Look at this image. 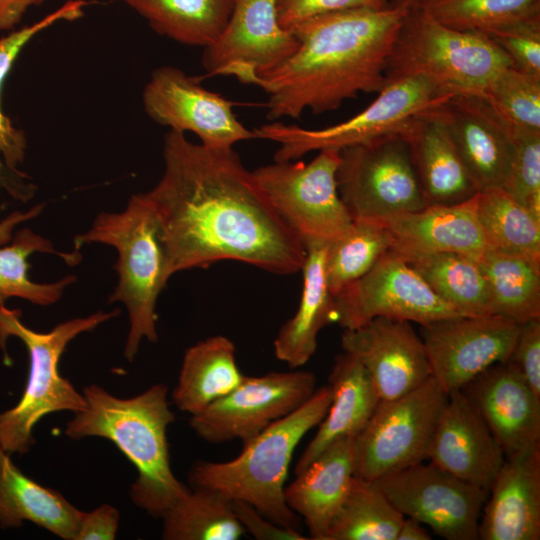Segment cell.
<instances>
[{"label": "cell", "instance_id": "obj_1", "mask_svg": "<svg viewBox=\"0 0 540 540\" xmlns=\"http://www.w3.org/2000/svg\"><path fill=\"white\" fill-rule=\"evenodd\" d=\"M163 159L162 177L145 195L159 220L168 280L221 260L301 271L304 245L233 148L211 149L169 130Z\"/></svg>", "mask_w": 540, "mask_h": 540}, {"label": "cell", "instance_id": "obj_2", "mask_svg": "<svg viewBox=\"0 0 540 540\" xmlns=\"http://www.w3.org/2000/svg\"><path fill=\"white\" fill-rule=\"evenodd\" d=\"M408 9L358 8L320 15L290 31L295 51L249 84L267 95V117L299 119L304 111L338 109L359 93H379L386 64Z\"/></svg>", "mask_w": 540, "mask_h": 540}, {"label": "cell", "instance_id": "obj_3", "mask_svg": "<svg viewBox=\"0 0 540 540\" xmlns=\"http://www.w3.org/2000/svg\"><path fill=\"white\" fill-rule=\"evenodd\" d=\"M82 393L86 407L67 422L65 435L74 440L101 437L111 441L137 470L131 500L161 519L190 490L170 466L167 428L175 416L168 387L157 383L134 397L119 398L90 384Z\"/></svg>", "mask_w": 540, "mask_h": 540}, {"label": "cell", "instance_id": "obj_4", "mask_svg": "<svg viewBox=\"0 0 540 540\" xmlns=\"http://www.w3.org/2000/svg\"><path fill=\"white\" fill-rule=\"evenodd\" d=\"M331 402L329 385L319 387L299 408L243 444L226 462L199 461L189 472L192 488H207L254 507L268 520L298 528V515L284 498L293 453L306 433L324 418Z\"/></svg>", "mask_w": 540, "mask_h": 540}, {"label": "cell", "instance_id": "obj_5", "mask_svg": "<svg viewBox=\"0 0 540 540\" xmlns=\"http://www.w3.org/2000/svg\"><path fill=\"white\" fill-rule=\"evenodd\" d=\"M93 242L118 251L119 281L109 302L120 301L127 308L130 325L124 355L133 361L143 339L158 340L156 302L168 281L159 220L145 193L133 195L122 212L99 214L86 233L75 237L77 248Z\"/></svg>", "mask_w": 540, "mask_h": 540}, {"label": "cell", "instance_id": "obj_6", "mask_svg": "<svg viewBox=\"0 0 540 540\" xmlns=\"http://www.w3.org/2000/svg\"><path fill=\"white\" fill-rule=\"evenodd\" d=\"M119 310L98 311L92 315L73 318L41 333L26 327L19 310H10L0 304V348L5 362L10 363L6 341L18 337L29 354V375L19 402L0 413V446L9 454H25L34 443L35 425L50 413L59 411L79 412L86 407L83 393L59 372V361L71 340L83 332L117 316Z\"/></svg>", "mask_w": 540, "mask_h": 540}, {"label": "cell", "instance_id": "obj_7", "mask_svg": "<svg viewBox=\"0 0 540 540\" xmlns=\"http://www.w3.org/2000/svg\"><path fill=\"white\" fill-rule=\"evenodd\" d=\"M509 57L485 34L448 27L421 7L409 8L388 56L386 83L424 76L447 93L481 95Z\"/></svg>", "mask_w": 540, "mask_h": 540}, {"label": "cell", "instance_id": "obj_8", "mask_svg": "<svg viewBox=\"0 0 540 540\" xmlns=\"http://www.w3.org/2000/svg\"><path fill=\"white\" fill-rule=\"evenodd\" d=\"M336 179L352 220L385 218L426 206L409 147L399 132L339 151Z\"/></svg>", "mask_w": 540, "mask_h": 540}, {"label": "cell", "instance_id": "obj_9", "mask_svg": "<svg viewBox=\"0 0 540 540\" xmlns=\"http://www.w3.org/2000/svg\"><path fill=\"white\" fill-rule=\"evenodd\" d=\"M339 151L323 149L309 163L275 161L253 171L279 216L304 247L329 243L352 224L338 191Z\"/></svg>", "mask_w": 540, "mask_h": 540}, {"label": "cell", "instance_id": "obj_10", "mask_svg": "<svg viewBox=\"0 0 540 540\" xmlns=\"http://www.w3.org/2000/svg\"><path fill=\"white\" fill-rule=\"evenodd\" d=\"M447 94L427 77H404L387 82L367 108L333 126L306 129L294 124L274 122L261 125L253 131L256 139L279 144L274 161L298 160L312 151L341 150L398 132L409 119Z\"/></svg>", "mask_w": 540, "mask_h": 540}, {"label": "cell", "instance_id": "obj_11", "mask_svg": "<svg viewBox=\"0 0 540 540\" xmlns=\"http://www.w3.org/2000/svg\"><path fill=\"white\" fill-rule=\"evenodd\" d=\"M447 393L430 377L400 397L380 400L354 438V476L378 478L423 462Z\"/></svg>", "mask_w": 540, "mask_h": 540}, {"label": "cell", "instance_id": "obj_12", "mask_svg": "<svg viewBox=\"0 0 540 540\" xmlns=\"http://www.w3.org/2000/svg\"><path fill=\"white\" fill-rule=\"evenodd\" d=\"M334 321L343 329L386 317L425 325L464 316L441 299L422 276L391 249L362 277L339 291Z\"/></svg>", "mask_w": 540, "mask_h": 540}, {"label": "cell", "instance_id": "obj_13", "mask_svg": "<svg viewBox=\"0 0 540 540\" xmlns=\"http://www.w3.org/2000/svg\"><path fill=\"white\" fill-rule=\"evenodd\" d=\"M315 390L316 377L310 371L244 375L234 390L191 416L189 425L208 443L244 444L299 408Z\"/></svg>", "mask_w": 540, "mask_h": 540}, {"label": "cell", "instance_id": "obj_14", "mask_svg": "<svg viewBox=\"0 0 540 540\" xmlns=\"http://www.w3.org/2000/svg\"><path fill=\"white\" fill-rule=\"evenodd\" d=\"M394 507L446 540H479L488 491L424 461L374 481Z\"/></svg>", "mask_w": 540, "mask_h": 540}, {"label": "cell", "instance_id": "obj_15", "mask_svg": "<svg viewBox=\"0 0 540 540\" xmlns=\"http://www.w3.org/2000/svg\"><path fill=\"white\" fill-rule=\"evenodd\" d=\"M147 115L178 132H191L211 149H231L256 139L233 112L234 103L204 88L200 79L173 66L156 68L142 94Z\"/></svg>", "mask_w": 540, "mask_h": 540}, {"label": "cell", "instance_id": "obj_16", "mask_svg": "<svg viewBox=\"0 0 540 540\" xmlns=\"http://www.w3.org/2000/svg\"><path fill=\"white\" fill-rule=\"evenodd\" d=\"M519 325L496 315L459 316L421 325L431 377L449 394L493 364L504 362Z\"/></svg>", "mask_w": 540, "mask_h": 540}, {"label": "cell", "instance_id": "obj_17", "mask_svg": "<svg viewBox=\"0 0 540 540\" xmlns=\"http://www.w3.org/2000/svg\"><path fill=\"white\" fill-rule=\"evenodd\" d=\"M277 3L278 0H235L222 34L204 48L202 65L207 76H233L249 84L295 51L297 39L280 25Z\"/></svg>", "mask_w": 540, "mask_h": 540}, {"label": "cell", "instance_id": "obj_18", "mask_svg": "<svg viewBox=\"0 0 540 540\" xmlns=\"http://www.w3.org/2000/svg\"><path fill=\"white\" fill-rule=\"evenodd\" d=\"M426 111L445 128L478 192L504 187L514 142L507 124L483 97L449 93Z\"/></svg>", "mask_w": 540, "mask_h": 540}, {"label": "cell", "instance_id": "obj_19", "mask_svg": "<svg viewBox=\"0 0 540 540\" xmlns=\"http://www.w3.org/2000/svg\"><path fill=\"white\" fill-rule=\"evenodd\" d=\"M341 346L365 368L380 400L407 394L431 377L423 341L409 321L375 317L344 329Z\"/></svg>", "mask_w": 540, "mask_h": 540}, {"label": "cell", "instance_id": "obj_20", "mask_svg": "<svg viewBox=\"0 0 540 540\" xmlns=\"http://www.w3.org/2000/svg\"><path fill=\"white\" fill-rule=\"evenodd\" d=\"M461 390L505 458L540 447V397L507 362L488 367Z\"/></svg>", "mask_w": 540, "mask_h": 540}, {"label": "cell", "instance_id": "obj_21", "mask_svg": "<svg viewBox=\"0 0 540 540\" xmlns=\"http://www.w3.org/2000/svg\"><path fill=\"white\" fill-rule=\"evenodd\" d=\"M428 459L459 479L489 491L505 455L463 391L455 390L447 394Z\"/></svg>", "mask_w": 540, "mask_h": 540}, {"label": "cell", "instance_id": "obj_22", "mask_svg": "<svg viewBox=\"0 0 540 540\" xmlns=\"http://www.w3.org/2000/svg\"><path fill=\"white\" fill-rule=\"evenodd\" d=\"M479 539H540V447L505 458L483 506Z\"/></svg>", "mask_w": 540, "mask_h": 540}, {"label": "cell", "instance_id": "obj_23", "mask_svg": "<svg viewBox=\"0 0 540 540\" xmlns=\"http://www.w3.org/2000/svg\"><path fill=\"white\" fill-rule=\"evenodd\" d=\"M477 194L462 202L427 205L379 221L393 236L392 249L403 257L455 252L477 259L488 250L477 216Z\"/></svg>", "mask_w": 540, "mask_h": 540}, {"label": "cell", "instance_id": "obj_24", "mask_svg": "<svg viewBox=\"0 0 540 540\" xmlns=\"http://www.w3.org/2000/svg\"><path fill=\"white\" fill-rule=\"evenodd\" d=\"M354 438L331 443L285 486L286 504L304 519L309 539L325 540L345 498L354 476Z\"/></svg>", "mask_w": 540, "mask_h": 540}, {"label": "cell", "instance_id": "obj_25", "mask_svg": "<svg viewBox=\"0 0 540 540\" xmlns=\"http://www.w3.org/2000/svg\"><path fill=\"white\" fill-rule=\"evenodd\" d=\"M398 132L409 147L426 206L454 204L478 193L445 128L426 109Z\"/></svg>", "mask_w": 540, "mask_h": 540}, {"label": "cell", "instance_id": "obj_26", "mask_svg": "<svg viewBox=\"0 0 540 540\" xmlns=\"http://www.w3.org/2000/svg\"><path fill=\"white\" fill-rule=\"evenodd\" d=\"M328 385L330 405L316 434L297 461L295 474L304 470L337 439L356 436L380 401L365 368L345 352L336 356Z\"/></svg>", "mask_w": 540, "mask_h": 540}, {"label": "cell", "instance_id": "obj_27", "mask_svg": "<svg viewBox=\"0 0 540 540\" xmlns=\"http://www.w3.org/2000/svg\"><path fill=\"white\" fill-rule=\"evenodd\" d=\"M82 512L59 491L26 476L0 446L1 528H18L29 521L64 540H74Z\"/></svg>", "mask_w": 540, "mask_h": 540}, {"label": "cell", "instance_id": "obj_28", "mask_svg": "<svg viewBox=\"0 0 540 540\" xmlns=\"http://www.w3.org/2000/svg\"><path fill=\"white\" fill-rule=\"evenodd\" d=\"M327 244L313 243L305 247L299 306L281 326L273 343L276 358L291 368H299L310 360L316 351L320 330L334 321V299L324 268Z\"/></svg>", "mask_w": 540, "mask_h": 540}, {"label": "cell", "instance_id": "obj_29", "mask_svg": "<svg viewBox=\"0 0 540 540\" xmlns=\"http://www.w3.org/2000/svg\"><path fill=\"white\" fill-rule=\"evenodd\" d=\"M235 352L234 343L223 335L189 347L172 392L176 407L193 416L234 390L244 377Z\"/></svg>", "mask_w": 540, "mask_h": 540}, {"label": "cell", "instance_id": "obj_30", "mask_svg": "<svg viewBox=\"0 0 540 540\" xmlns=\"http://www.w3.org/2000/svg\"><path fill=\"white\" fill-rule=\"evenodd\" d=\"M477 261L488 287V315L517 324L540 318V258L488 249Z\"/></svg>", "mask_w": 540, "mask_h": 540}, {"label": "cell", "instance_id": "obj_31", "mask_svg": "<svg viewBox=\"0 0 540 540\" xmlns=\"http://www.w3.org/2000/svg\"><path fill=\"white\" fill-rule=\"evenodd\" d=\"M159 34L208 47L225 29L235 0H123Z\"/></svg>", "mask_w": 540, "mask_h": 540}, {"label": "cell", "instance_id": "obj_32", "mask_svg": "<svg viewBox=\"0 0 540 540\" xmlns=\"http://www.w3.org/2000/svg\"><path fill=\"white\" fill-rule=\"evenodd\" d=\"M403 258L441 299L459 313L464 316L488 315V287L476 258L455 252L424 253Z\"/></svg>", "mask_w": 540, "mask_h": 540}, {"label": "cell", "instance_id": "obj_33", "mask_svg": "<svg viewBox=\"0 0 540 540\" xmlns=\"http://www.w3.org/2000/svg\"><path fill=\"white\" fill-rule=\"evenodd\" d=\"M165 540H238L245 533L231 499L207 488H190L161 518Z\"/></svg>", "mask_w": 540, "mask_h": 540}, {"label": "cell", "instance_id": "obj_34", "mask_svg": "<svg viewBox=\"0 0 540 540\" xmlns=\"http://www.w3.org/2000/svg\"><path fill=\"white\" fill-rule=\"evenodd\" d=\"M403 519L374 481L353 476L325 540H395Z\"/></svg>", "mask_w": 540, "mask_h": 540}, {"label": "cell", "instance_id": "obj_35", "mask_svg": "<svg viewBox=\"0 0 540 540\" xmlns=\"http://www.w3.org/2000/svg\"><path fill=\"white\" fill-rule=\"evenodd\" d=\"M393 245V236L381 221L353 220L341 236L327 244L324 268L331 294L335 296L366 274Z\"/></svg>", "mask_w": 540, "mask_h": 540}, {"label": "cell", "instance_id": "obj_36", "mask_svg": "<svg viewBox=\"0 0 540 540\" xmlns=\"http://www.w3.org/2000/svg\"><path fill=\"white\" fill-rule=\"evenodd\" d=\"M477 216L488 249L540 258V220L504 189L478 192Z\"/></svg>", "mask_w": 540, "mask_h": 540}, {"label": "cell", "instance_id": "obj_37", "mask_svg": "<svg viewBox=\"0 0 540 540\" xmlns=\"http://www.w3.org/2000/svg\"><path fill=\"white\" fill-rule=\"evenodd\" d=\"M35 252L57 254L68 264H76L80 259L76 252H57L49 240L30 229L18 231L9 246L0 247V304L9 297H20L33 304L50 305L76 280L70 275L54 283L33 282L28 275V258Z\"/></svg>", "mask_w": 540, "mask_h": 540}, {"label": "cell", "instance_id": "obj_38", "mask_svg": "<svg viewBox=\"0 0 540 540\" xmlns=\"http://www.w3.org/2000/svg\"><path fill=\"white\" fill-rule=\"evenodd\" d=\"M88 4L85 0H69L39 21L0 38V164L3 159L7 167L16 170L24 160L26 149L24 133L13 126L1 108L4 79L21 50L35 35L59 21H74L81 18Z\"/></svg>", "mask_w": 540, "mask_h": 540}, {"label": "cell", "instance_id": "obj_39", "mask_svg": "<svg viewBox=\"0 0 540 540\" xmlns=\"http://www.w3.org/2000/svg\"><path fill=\"white\" fill-rule=\"evenodd\" d=\"M417 7L448 27L478 32L540 14V0H427Z\"/></svg>", "mask_w": 540, "mask_h": 540}, {"label": "cell", "instance_id": "obj_40", "mask_svg": "<svg viewBox=\"0 0 540 540\" xmlns=\"http://www.w3.org/2000/svg\"><path fill=\"white\" fill-rule=\"evenodd\" d=\"M508 127L540 132V78L510 66L481 95Z\"/></svg>", "mask_w": 540, "mask_h": 540}, {"label": "cell", "instance_id": "obj_41", "mask_svg": "<svg viewBox=\"0 0 540 540\" xmlns=\"http://www.w3.org/2000/svg\"><path fill=\"white\" fill-rule=\"evenodd\" d=\"M508 128L514 156L502 189L540 220V132Z\"/></svg>", "mask_w": 540, "mask_h": 540}, {"label": "cell", "instance_id": "obj_42", "mask_svg": "<svg viewBox=\"0 0 540 540\" xmlns=\"http://www.w3.org/2000/svg\"><path fill=\"white\" fill-rule=\"evenodd\" d=\"M482 33L509 57L515 69L540 78V14Z\"/></svg>", "mask_w": 540, "mask_h": 540}, {"label": "cell", "instance_id": "obj_43", "mask_svg": "<svg viewBox=\"0 0 540 540\" xmlns=\"http://www.w3.org/2000/svg\"><path fill=\"white\" fill-rule=\"evenodd\" d=\"M388 0H278L277 15L280 25L291 30L308 19L358 8H387Z\"/></svg>", "mask_w": 540, "mask_h": 540}, {"label": "cell", "instance_id": "obj_44", "mask_svg": "<svg viewBox=\"0 0 540 540\" xmlns=\"http://www.w3.org/2000/svg\"><path fill=\"white\" fill-rule=\"evenodd\" d=\"M507 362L540 397V318L519 325Z\"/></svg>", "mask_w": 540, "mask_h": 540}, {"label": "cell", "instance_id": "obj_45", "mask_svg": "<svg viewBox=\"0 0 540 540\" xmlns=\"http://www.w3.org/2000/svg\"><path fill=\"white\" fill-rule=\"evenodd\" d=\"M234 514L245 532L258 540H305L298 529L280 526L241 500H231Z\"/></svg>", "mask_w": 540, "mask_h": 540}, {"label": "cell", "instance_id": "obj_46", "mask_svg": "<svg viewBox=\"0 0 540 540\" xmlns=\"http://www.w3.org/2000/svg\"><path fill=\"white\" fill-rule=\"evenodd\" d=\"M119 511L102 504L90 512H82L74 540H113L119 527Z\"/></svg>", "mask_w": 540, "mask_h": 540}, {"label": "cell", "instance_id": "obj_47", "mask_svg": "<svg viewBox=\"0 0 540 540\" xmlns=\"http://www.w3.org/2000/svg\"><path fill=\"white\" fill-rule=\"evenodd\" d=\"M44 0H0V31L14 28L24 13Z\"/></svg>", "mask_w": 540, "mask_h": 540}, {"label": "cell", "instance_id": "obj_48", "mask_svg": "<svg viewBox=\"0 0 540 540\" xmlns=\"http://www.w3.org/2000/svg\"><path fill=\"white\" fill-rule=\"evenodd\" d=\"M43 206L37 205L27 212H14L0 222V245L11 240L13 229L19 223L36 217L42 211Z\"/></svg>", "mask_w": 540, "mask_h": 540}, {"label": "cell", "instance_id": "obj_49", "mask_svg": "<svg viewBox=\"0 0 540 540\" xmlns=\"http://www.w3.org/2000/svg\"><path fill=\"white\" fill-rule=\"evenodd\" d=\"M432 537L418 520L404 516L395 540H431Z\"/></svg>", "mask_w": 540, "mask_h": 540}, {"label": "cell", "instance_id": "obj_50", "mask_svg": "<svg viewBox=\"0 0 540 540\" xmlns=\"http://www.w3.org/2000/svg\"><path fill=\"white\" fill-rule=\"evenodd\" d=\"M427 0H388L389 7L412 8L423 4Z\"/></svg>", "mask_w": 540, "mask_h": 540}]
</instances>
